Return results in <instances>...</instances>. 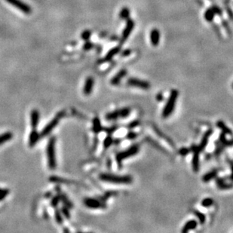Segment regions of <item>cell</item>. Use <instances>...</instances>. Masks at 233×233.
<instances>
[{"label": "cell", "mask_w": 233, "mask_h": 233, "mask_svg": "<svg viewBox=\"0 0 233 233\" xmlns=\"http://www.w3.org/2000/svg\"><path fill=\"white\" fill-rule=\"evenodd\" d=\"M100 180L104 182L112 183V184H128L132 183L133 179L131 176L125 175V176H119V175L111 174V173H101L99 176Z\"/></svg>", "instance_id": "cell-1"}, {"label": "cell", "mask_w": 233, "mask_h": 233, "mask_svg": "<svg viewBox=\"0 0 233 233\" xmlns=\"http://www.w3.org/2000/svg\"><path fill=\"white\" fill-rule=\"evenodd\" d=\"M178 95L179 92L177 90L173 89L171 91L169 97H168L167 102L165 103V106H164L163 110H162V117L164 118V119L169 117L174 111Z\"/></svg>", "instance_id": "cell-2"}, {"label": "cell", "mask_w": 233, "mask_h": 233, "mask_svg": "<svg viewBox=\"0 0 233 233\" xmlns=\"http://www.w3.org/2000/svg\"><path fill=\"white\" fill-rule=\"evenodd\" d=\"M55 144H56V138L55 137H51L49 140L46 153L48 157V164L51 170H54L57 167L56 162V153H55Z\"/></svg>", "instance_id": "cell-3"}, {"label": "cell", "mask_w": 233, "mask_h": 233, "mask_svg": "<svg viewBox=\"0 0 233 233\" xmlns=\"http://www.w3.org/2000/svg\"><path fill=\"white\" fill-rule=\"evenodd\" d=\"M140 150V147L139 145L137 144H134V145L131 146V147H129L128 149H126V150L120 152L119 153H118L116 155V162H117L118 166L119 168L122 167V162H123V160L126 159V158H130V157L134 156L138 153V152Z\"/></svg>", "instance_id": "cell-4"}, {"label": "cell", "mask_w": 233, "mask_h": 233, "mask_svg": "<svg viewBox=\"0 0 233 233\" xmlns=\"http://www.w3.org/2000/svg\"><path fill=\"white\" fill-rule=\"evenodd\" d=\"M65 115H66L65 111H60V112H59L54 117V119L52 120H51L49 122V124L44 127L42 133L40 134L41 137H45L47 135H49L50 133L57 127V125H58V123L60 122V120L62 119V118L64 117Z\"/></svg>", "instance_id": "cell-5"}, {"label": "cell", "mask_w": 233, "mask_h": 233, "mask_svg": "<svg viewBox=\"0 0 233 233\" xmlns=\"http://www.w3.org/2000/svg\"><path fill=\"white\" fill-rule=\"evenodd\" d=\"M131 113V109L128 107L126 108L121 109L114 111V112H109L106 115V119L108 121H112V120H116L119 119V118H125L127 117Z\"/></svg>", "instance_id": "cell-6"}, {"label": "cell", "mask_w": 233, "mask_h": 233, "mask_svg": "<svg viewBox=\"0 0 233 233\" xmlns=\"http://www.w3.org/2000/svg\"><path fill=\"white\" fill-rule=\"evenodd\" d=\"M6 2L10 5H12V6L19 9L21 12L24 13L26 14H29L32 13V8H31V7L27 4H26L23 2H22L21 0H6Z\"/></svg>", "instance_id": "cell-7"}, {"label": "cell", "mask_w": 233, "mask_h": 233, "mask_svg": "<svg viewBox=\"0 0 233 233\" xmlns=\"http://www.w3.org/2000/svg\"><path fill=\"white\" fill-rule=\"evenodd\" d=\"M127 84L130 86L140 88V89L148 90L150 88V84L147 81L141 80V79H136V78H130L127 79Z\"/></svg>", "instance_id": "cell-8"}, {"label": "cell", "mask_w": 233, "mask_h": 233, "mask_svg": "<svg viewBox=\"0 0 233 233\" xmlns=\"http://www.w3.org/2000/svg\"><path fill=\"white\" fill-rule=\"evenodd\" d=\"M192 151L193 153V156H192V169L195 172L199 171V147L195 145H192Z\"/></svg>", "instance_id": "cell-9"}, {"label": "cell", "mask_w": 233, "mask_h": 233, "mask_svg": "<svg viewBox=\"0 0 233 233\" xmlns=\"http://www.w3.org/2000/svg\"><path fill=\"white\" fill-rule=\"evenodd\" d=\"M84 204L87 208L91 209H97V208H105V205L101 201L97 200L96 199H92V198H86L84 199Z\"/></svg>", "instance_id": "cell-10"}, {"label": "cell", "mask_w": 233, "mask_h": 233, "mask_svg": "<svg viewBox=\"0 0 233 233\" xmlns=\"http://www.w3.org/2000/svg\"><path fill=\"white\" fill-rule=\"evenodd\" d=\"M134 27V22L133 20L129 19L127 20L126 26H125V28L123 30L122 33V41L125 42V40L127 39V37L129 36L130 33H131V31L133 30Z\"/></svg>", "instance_id": "cell-11"}, {"label": "cell", "mask_w": 233, "mask_h": 233, "mask_svg": "<svg viewBox=\"0 0 233 233\" xmlns=\"http://www.w3.org/2000/svg\"><path fill=\"white\" fill-rule=\"evenodd\" d=\"M212 134H213V129H208V130L205 133L204 136H203L202 139H201V143L200 144H199V147H199V150L202 151V150H204L205 148H206L207 145H208V143L209 138H210V137L211 136Z\"/></svg>", "instance_id": "cell-12"}, {"label": "cell", "mask_w": 233, "mask_h": 233, "mask_svg": "<svg viewBox=\"0 0 233 233\" xmlns=\"http://www.w3.org/2000/svg\"><path fill=\"white\" fill-rule=\"evenodd\" d=\"M94 84V80L92 77H88L86 79L85 82L84 88H83V92L85 95H90L91 94L92 90H93V87Z\"/></svg>", "instance_id": "cell-13"}, {"label": "cell", "mask_w": 233, "mask_h": 233, "mask_svg": "<svg viewBox=\"0 0 233 233\" xmlns=\"http://www.w3.org/2000/svg\"><path fill=\"white\" fill-rule=\"evenodd\" d=\"M39 122V112L37 110H32L30 114V124L33 129H36Z\"/></svg>", "instance_id": "cell-14"}, {"label": "cell", "mask_w": 233, "mask_h": 233, "mask_svg": "<svg viewBox=\"0 0 233 233\" xmlns=\"http://www.w3.org/2000/svg\"><path fill=\"white\" fill-rule=\"evenodd\" d=\"M126 75H127L126 70L123 69V70H120L119 73L116 74V75H115L112 79H111V81H110L111 85H118L121 82L122 79Z\"/></svg>", "instance_id": "cell-15"}, {"label": "cell", "mask_w": 233, "mask_h": 233, "mask_svg": "<svg viewBox=\"0 0 233 233\" xmlns=\"http://www.w3.org/2000/svg\"><path fill=\"white\" fill-rule=\"evenodd\" d=\"M41 137L40 134H39L38 131H36V129H33V131H31L30 134H29V146L30 147H33L37 143L38 140H39V138Z\"/></svg>", "instance_id": "cell-16"}, {"label": "cell", "mask_w": 233, "mask_h": 233, "mask_svg": "<svg viewBox=\"0 0 233 233\" xmlns=\"http://www.w3.org/2000/svg\"><path fill=\"white\" fill-rule=\"evenodd\" d=\"M151 43L153 46H157L159 43L160 32L158 29H153L150 33Z\"/></svg>", "instance_id": "cell-17"}, {"label": "cell", "mask_w": 233, "mask_h": 233, "mask_svg": "<svg viewBox=\"0 0 233 233\" xmlns=\"http://www.w3.org/2000/svg\"><path fill=\"white\" fill-rule=\"evenodd\" d=\"M198 225V222L195 220H190L187 221L186 223V224L184 225V228L182 229L183 233H186L189 232V230H192V229H195Z\"/></svg>", "instance_id": "cell-18"}, {"label": "cell", "mask_w": 233, "mask_h": 233, "mask_svg": "<svg viewBox=\"0 0 233 233\" xmlns=\"http://www.w3.org/2000/svg\"><path fill=\"white\" fill-rule=\"evenodd\" d=\"M217 173L218 171L216 169L212 170V171L208 172V173H205L204 176L202 177V181L205 183L210 182V180H212L213 179H214L217 176Z\"/></svg>", "instance_id": "cell-19"}, {"label": "cell", "mask_w": 233, "mask_h": 233, "mask_svg": "<svg viewBox=\"0 0 233 233\" xmlns=\"http://www.w3.org/2000/svg\"><path fill=\"white\" fill-rule=\"evenodd\" d=\"M217 184L218 188L220 189H229L233 188V184L226 183L223 178L217 179Z\"/></svg>", "instance_id": "cell-20"}, {"label": "cell", "mask_w": 233, "mask_h": 233, "mask_svg": "<svg viewBox=\"0 0 233 233\" xmlns=\"http://www.w3.org/2000/svg\"><path fill=\"white\" fill-rule=\"evenodd\" d=\"M119 51H120V47H119V46H118V47L113 48L112 49H111L110 51L107 53V54L106 55V56H105L104 59H103V61H110V60H112V58H113L114 56H116V55L119 52Z\"/></svg>", "instance_id": "cell-21"}, {"label": "cell", "mask_w": 233, "mask_h": 233, "mask_svg": "<svg viewBox=\"0 0 233 233\" xmlns=\"http://www.w3.org/2000/svg\"><path fill=\"white\" fill-rule=\"evenodd\" d=\"M217 127H219L220 129L222 131V132L224 133L225 134H228V135H233V132L229 128V127H227L225 125V124L222 121H218L217 123Z\"/></svg>", "instance_id": "cell-22"}, {"label": "cell", "mask_w": 233, "mask_h": 233, "mask_svg": "<svg viewBox=\"0 0 233 233\" xmlns=\"http://www.w3.org/2000/svg\"><path fill=\"white\" fill-rule=\"evenodd\" d=\"M13 138V134L12 132H5L0 134V146L9 141Z\"/></svg>", "instance_id": "cell-23"}, {"label": "cell", "mask_w": 233, "mask_h": 233, "mask_svg": "<svg viewBox=\"0 0 233 233\" xmlns=\"http://www.w3.org/2000/svg\"><path fill=\"white\" fill-rule=\"evenodd\" d=\"M93 131L96 134L99 133L100 131H102V126H101V123L100 119L97 117L94 118L93 120Z\"/></svg>", "instance_id": "cell-24"}, {"label": "cell", "mask_w": 233, "mask_h": 233, "mask_svg": "<svg viewBox=\"0 0 233 233\" xmlns=\"http://www.w3.org/2000/svg\"><path fill=\"white\" fill-rule=\"evenodd\" d=\"M220 143L223 146H225V147H232L233 145V140H229L226 139V137H225L224 133H222L220 136Z\"/></svg>", "instance_id": "cell-25"}, {"label": "cell", "mask_w": 233, "mask_h": 233, "mask_svg": "<svg viewBox=\"0 0 233 233\" xmlns=\"http://www.w3.org/2000/svg\"><path fill=\"white\" fill-rule=\"evenodd\" d=\"M215 14H216V12L214 8H209L205 13V18L206 19V21L210 22L213 19H214Z\"/></svg>", "instance_id": "cell-26"}, {"label": "cell", "mask_w": 233, "mask_h": 233, "mask_svg": "<svg viewBox=\"0 0 233 233\" xmlns=\"http://www.w3.org/2000/svg\"><path fill=\"white\" fill-rule=\"evenodd\" d=\"M130 15V10L127 7H125L121 10L119 13V18L122 20H127Z\"/></svg>", "instance_id": "cell-27"}, {"label": "cell", "mask_w": 233, "mask_h": 233, "mask_svg": "<svg viewBox=\"0 0 233 233\" xmlns=\"http://www.w3.org/2000/svg\"><path fill=\"white\" fill-rule=\"evenodd\" d=\"M213 204H214V200L210 198H206V199H203L201 203V206L204 207V208H209L213 205Z\"/></svg>", "instance_id": "cell-28"}, {"label": "cell", "mask_w": 233, "mask_h": 233, "mask_svg": "<svg viewBox=\"0 0 233 233\" xmlns=\"http://www.w3.org/2000/svg\"><path fill=\"white\" fill-rule=\"evenodd\" d=\"M194 213H195V216H196V217H198V219H199V223H200V224H204L205 222V214H203V213L199 211V210H195Z\"/></svg>", "instance_id": "cell-29"}, {"label": "cell", "mask_w": 233, "mask_h": 233, "mask_svg": "<svg viewBox=\"0 0 233 233\" xmlns=\"http://www.w3.org/2000/svg\"><path fill=\"white\" fill-rule=\"evenodd\" d=\"M91 36V32L90 30L86 29V30L83 31L82 33V34H81V38H82L83 40H85V41H88Z\"/></svg>", "instance_id": "cell-30"}, {"label": "cell", "mask_w": 233, "mask_h": 233, "mask_svg": "<svg viewBox=\"0 0 233 233\" xmlns=\"http://www.w3.org/2000/svg\"><path fill=\"white\" fill-rule=\"evenodd\" d=\"M55 220H56L57 223H58V224H62L63 223L62 214L58 210H55Z\"/></svg>", "instance_id": "cell-31"}, {"label": "cell", "mask_w": 233, "mask_h": 233, "mask_svg": "<svg viewBox=\"0 0 233 233\" xmlns=\"http://www.w3.org/2000/svg\"><path fill=\"white\" fill-rule=\"evenodd\" d=\"M112 143H113V140H112V138L111 137V136H108L106 138V139L104 140L103 146H104L105 148H108V147H110L111 145H112Z\"/></svg>", "instance_id": "cell-32"}, {"label": "cell", "mask_w": 233, "mask_h": 233, "mask_svg": "<svg viewBox=\"0 0 233 233\" xmlns=\"http://www.w3.org/2000/svg\"><path fill=\"white\" fill-rule=\"evenodd\" d=\"M61 212H62L63 215H64V217L66 218V219H70V213L69 209L67 208V207H66V206L63 207L62 209H61Z\"/></svg>", "instance_id": "cell-33"}, {"label": "cell", "mask_w": 233, "mask_h": 233, "mask_svg": "<svg viewBox=\"0 0 233 233\" xmlns=\"http://www.w3.org/2000/svg\"><path fill=\"white\" fill-rule=\"evenodd\" d=\"M9 191L8 189H0V201H3L7 195H8Z\"/></svg>", "instance_id": "cell-34"}, {"label": "cell", "mask_w": 233, "mask_h": 233, "mask_svg": "<svg viewBox=\"0 0 233 233\" xmlns=\"http://www.w3.org/2000/svg\"><path fill=\"white\" fill-rule=\"evenodd\" d=\"M189 152H190L189 149H188V148L183 147L180 149L179 153H180V155H182V156H186V155H187L189 153Z\"/></svg>", "instance_id": "cell-35"}, {"label": "cell", "mask_w": 233, "mask_h": 233, "mask_svg": "<svg viewBox=\"0 0 233 233\" xmlns=\"http://www.w3.org/2000/svg\"><path fill=\"white\" fill-rule=\"evenodd\" d=\"M59 201H60V196H54L52 199V200L51 201V205L52 207H56L58 205Z\"/></svg>", "instance_id": "cell-36"}, {"label": "cell", "mask_w": 233, "mask_h": 233, "mask_svg": "<svg viewBox=\"0 0 233 233\" xmlns=\"http://www.w3.org/2000/svg\"><path fill=\"white\" fill-rule=\"evenodd\" d=\"M137 137V134L136 133L134 132V131H130V132L127 134L126 138L128 140H134Z\"/></svg>", "instance_id": "cell-37"}, {"label": "cell", "mask_w": 233, "mask_h": 233, "mask_svg": "<svg viewBox=\"0 0 233 233\" xmlns=\"http://www.w3.org/2000/svg\"><path fill=\"white\" fill-rule=\"evenodd\" d=\"M93 47H94V45L91 43V42H86L85 43L84 46H83V49H84V50H85V51H88V50L91 49Z\"/></svg>", "instance_id": "cell-38"}, {"label": "cell", "mask_w": 233, "mask_h": 233, "mask_svg": "<svg viewBox=\"0 0 233 233\" xmlns=\"http://www.w3.org/2000/svg\"><path fill=\"white\" fill-rule=\"evenodd\" d=\"M139 125H140V122L137 121V120H135V121L132 122H131L130 124H129V125H127V127L131 129V128H134V127H135L138 126Z\"/></svg>", "instance_id": "cell-39"}, {"label": "cell", "mask_w": 233, "mask_h": 233, "mask_svg": "<svg viewBox=\"0 0 233 233\" xmlns=\"http://www.w3.org/2000/svg\"><path fill=\"white\" fill-rule=\"evenodd\" d=\"M163 98H164V97H163V95H162V94L159 93V94H157L156 99L158 101H163Z\"/></svg>", "instance_id": "cell-40"}, {"label": "cell", "mask_w": 233, "mask_h": 233, "mask_svg": "<svg viewBox=\"0 0 233 233\" xmlns=\"http://www.w3.org/2000/svg\"><path fill=\"white\" fill-rule=\"evenodd\" d=\"M131 54V51L130 50H125V51H122V56H127V55H129Z\"/></svg>", "instance_id": "cell-41"}, {"label": "cell", "mask_w": 233, "mask_h": 233, "mask_svg": "<svg viewBox=\"0 0 233 233\" xmlns=\"http://www.w3.org/2000/svg\"><path fill=\"white\" fill-rule=\"evenodd\" d=\"M231 169H232V176H231V180H233V162L231 163Z\"/></svg>", "instance_id": "cell-42"}, {"label": "cell", "mask_w": 233, "mask_h": 233, "mask_svg": "<svg viewBox=\"0 0 233 233\" xmlns=\"http://www.w3.org/2000/svg\"><path fill=\"white\" fill-rule=\"evenodd\" d=\"M232 88H233V84H232Z\"/></svg>", "instance_id": "cell-43"}]
</instances>
